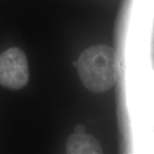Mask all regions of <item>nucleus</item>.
<instances>
[{"label": "nucleus", "mask_w": 154, "mask_h": 154, "mask_svg": "<svg viewBox=\"0 0 154 154\" xmlns=\"http://www.w3.org/2000/svg\"><path fill=\"white\" fill-rule=\"evenodd\" d=\"M76 68L84 86L94 93L109 91L117 78L115 51L105 45L85 50L77 60Z\"/></svg>", "instance_id": "obj_1"}, {"label": "nucleus", "mask_w": 154, "mask_h": 154, "mask_svg": "<svg viewBox=\"0 0 154 154\" xmlns=\"http://www.w3.org/2000/svg\"><path fill=\"white\" fill-rule=\"evenodd\" d=\"M29 70L27 57L22 50L13 47L0 55V84L11 89H20L28 83Z\"/></svg>", "instance_id": "obj_2"}, {"label": "nucleus", "mask_w": 154, "mask_h": 154, "mask_svg": "<svg viewBox=\"0 0 154 154\" xmlns=\"http://www.w3.org/2000/svg\"><path fill=\"white\" fill-rule=\"evenodd\" d=\"M85 127L83 125H77L75 128V133L76 134H82V133H85Z\"/></svg>", "instance_id": "obj_4"}, {"label": "nucleus", "mask_w": 154, "mask_h": 154, "mask_svg": "<svg viewBox=\"0 0 154 154\" xmlns=\"http://www.w3.org/2000/svg\"><path fill=\"white\" fill-rule=\"evenodd\" d=\"M67 153L70 154H99L103 153L102 148L97 140L86 133H75L68 139Z\"/></svg>", "instance_id": "obj_3"}]
</instances>
